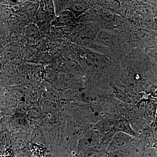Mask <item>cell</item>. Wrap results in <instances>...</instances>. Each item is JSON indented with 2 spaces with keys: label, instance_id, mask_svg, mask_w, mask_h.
<instances>
[{
  "label": "cell",
  "instance_id": "30bf717a",
  "mask_svg": "<svg viewBox=\"0 0 157 157\" xmlns=\"http://www.w3.org/2000/svg\"><path fill=\"white\" fill-rule=\"evenodd\" d=\"M26 34L28 36L34 38L38 34V31L34 26H30L26 29Z\"/></svg>",
  "mask_w": 157,
  "mask_h": 157
},
{
  "label": "cell",
  "instance_id": "52a82bcc",
  "mask_svg": "<svg viewBox=\"0 0 157 157\" xmlns=\"http://www.w3.org/2000/svg\"><path fill=\"white\" fill-rule=\"evenodd\" d=\"M45 11L51 15H56L55 7L53 1H44Z\"/></svg>",
  "mask_w": 157,
  "mask_h": 157
},
{
  "label": "cell",
  "instance_id": "ba28073f",
  "mask_svg": "<svg viewBox=\"0 0 157 157\" xmlns=\"http://www.w3.org/2000/svg\"><path fill=\"white\" fill-rule=\"evenodd\" d=\"M138 38L144 41H147L150 39L151 35L150 33L146 30H140L137 33Z\"/></svg>",
  "mask_w": 157,
  "mask_h": 157
},
{
  "label": "cell",
  "instance_id": "9c48e42d",
  "mask_svg": "<svg viewBox=\"0 0 157 157\" xmlns=\"http://www.w3.org/2000/svg\"><path fill=\"white\" fill-rule=\"evenodd\" d=\"M90 60L94 64H100L103 62V58L101 56L96 54H90L89 57Z\"/></svg>",
  "mask_w": 157,
  "mask_h": 157
},
{
  "label": "cell",
  "instance_id": "277c9868",
  "mask_svg": "<svg viewBox=\"0 0 157 157\" xmlns=\"http://www.w3.org/2000/svg\"><path fill=\"white\" fill-rule=\"evenodd\" d=\"M157 106L154 101L147 100L146 104V117L145 119L152 121L156 117Z\"/></svg>",
  "mask_w": 157,
  "mask_h": 157
},
{
  "label": "cell",
  "instance_id": "8992f818",
  "mask_svg": "<svg viewBox=\"0 0 157 157\" xmlns=\"http://www.w3.org/2000/svg\"><path fill=\"white\" fill-rule=\"evenodd\" d=\"M46 11L44 7V3L42 2L40 3L39 8L36 11L37 19L40 22H42L45 20L46 18Z\"/></svg>",
  "mask_w": 157,
  "mask_h": 157
},
{
  "label": "cell",
  "instance_id": "7c38bea8",
  "mask_svg": "<svg viewBox=\"0 0 157 157\" xmlns=\"http://www.w3.org/2000/svg\"><path fill=\"white\" fill-rule=\"evenodd\" d=\"M38 107H33L30 110V114L33 116H39L40 110Z\"/></svg>",
  "mask_w": 157,
  "mask_h": 157
},
{
  "label": "cell",
  "instance_id": "8fae6325",
  "mask_svg": "<svg viewBox=\"0 0 157 157\" xmlns=\"http://www.w3.org/2000/svg\"><path fill=\"white\" fill-rule=\"evenodd\" d=\"M98 39H99V41H101L102 43L107 44V45H109L111 43V40H110L109 36L104 33H100L98 36Z\"/></svg>",
  "mask_w": 157,
  "mask_h": 157
},
{
  "label": "cell",
  "instance_id": "6da1fadb",
  "mask_svg": "<svg viewBox=\"0 0 157 157\" xmlns=\"http://www.w3.org/2000/svg\"><path fill=\"white\" fill-rule=\"evenodd\" d=\"M132 137L133 136L123 132L116 133L113 137L109 144V150L114 151L129 147L133 143Z\"/></svg>",
  "mask_w": 157,
  "mask_h": 157
},
{
  "label": "cell",
  "instance_id": "5b68a950",
  "mask_svg": "<svg viewBox=\"0 0 157 157\" xmlns=\"http://www.w3.org/2000/svg\"><path fill=\"white\" fill-rule=\"evenodd\" d=\"M89 9L88 4L85 2H77L74 3L71 7L70 11L73 12L75 16H78Z\"/></svg>",
  "mask_w": 157,
  "mask_h": 157
},
{
  "label": "cell",
  "instance_id": "4fadbf2b",
  "mask_svg": "<svg viewBox=\"0 0 157 157\" xmlns=\"http://www.w3.org/2000/svg\"><path fill=\"white\" fill-rule=\"evenodd\" d=\"M103 16L105 19L112 20L114 17L113 13L108 11H103Z\"/></svg>",
  "mask_w": 157,
  "mask_h": 157
},
{
  "label": "cell",
  "instance_id": "3957f363",
  "mask_svg": "<svg viewBox=\"0 0 157 157\" xmlns=\"http://www.w3.org/2000/svg\"><path fill=\"white\" fill-rule=\"evenodd\" d=\"M114 131L117 132H123L131 136H135V133L128 121H119L116 122Z\"/></svg>",
  "mask_w": 157,
  "mask_h": 157
},
{
  "label": "cell",
  "instance_id": "7a4b0ae2",
  "mask_svg": "<svg viewBox=\"0 0 157 157\" xmlns=\"http://www.w3.org/2000/svg\"><path fill=\"white\" fill-rule=\"evenodd\" d=\"M75 15L70 10H66L60 13L53 21L52 25L55 27L63 26L68 24L73 20Z\"/></svg>",
  "mask_w": 157,
  "mask_h": 157
}]
</instances>
